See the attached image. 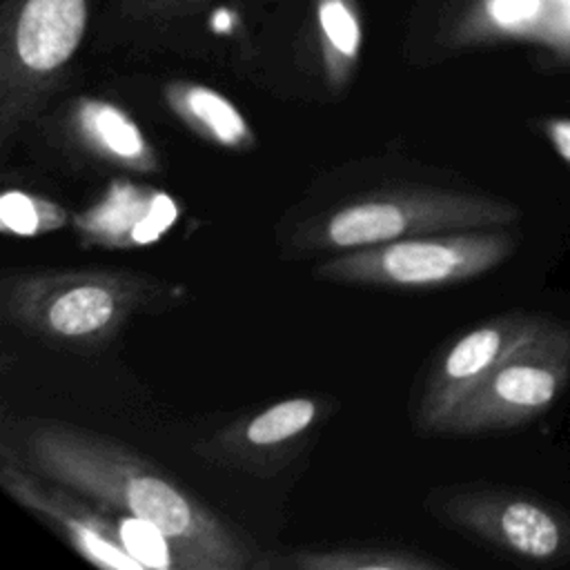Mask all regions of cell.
Instances as JSON below:
<instances>
[{
	"instance_id": "1",
	"label": "cell",
	"mask_w": 570,
	"mask_h": 570,
	"mask_svg": "<svg viewBox=\"0 0 570 570\" xmlns=\"http://www.w3.org/2000/svg\"><path fill=\"white\" fill-rule=\"evenodd\" d=\"M33 472L80 497L151 521L171 541L178 570H240L249 543L154 461L78 425L27 419L16 428V454Z\"/></svg>"
},
{
	"instance_id": "2",
	"label": "cell",
	"mask_w": 570,
	"mask_h": 570,
	"mask_svg": "<svg viewBox=\"0 0 570 570\" xmlns=\"http://www.w3.org/2000/svg\"><path fill=\"white\" fill-rule=\"evenodd\" d=\"M163 283L129 269H33L0 283L2 318L60 347L109 343L129 318L163 296Z\"/></svg>"
},
{
	"instance_id": "3",
	"label": "cell",
	"mask_w": 570,
	"mask_h": 570,
	"mask_svg": "<svg viewBox=\"0 0 570 570\" xmlns=\"http://www.w3.org/2000/svg\"><path fill=\"white\" fill-rule=\"evenodd\" d=\"M521 209L503 198L441 187H403L376 191L341 205L301 225L294 245L301 252H347L390 240L505 227Z\"/></svg>"
},
{
	"instance_id": "4",
	"label": "cell",
	"mask_w": 570,
	"mask_h": 570,
	"mask_svg": "<svg viewBox=\"0 0 570 570\" xmlns=\"http://www.w3.org/2000/svg\"><path fill=\"white\" fill-rule=\"evenodd\" d=\"M91 0H4L0 22V140L56 91L82 45Z\"/></svg>"
},
{
	"instance_id": "5",
	"label": "cell",
	"mask_w": 570,
	"mask_h": 570,
	"mask_svg": "<svg viewBox=\"0 0 570 570\" xmlns=\"http://www.w3.org/2000/svg\"><path fill=\"white\" fill-rule=\"evenodd\" d=\"M517 249V236L503 227L412 236L338 252L316 265V276L370 287H443L481 276Z\"/></svg>"
},
{
	"instance_id": "6",
	"label": "cell",
	"mask_w": 570,
	"mask_h": 570,
	"mask_svg": "<svg viewBox=\"0 0 570 570\" xmlns=\"http://www.w3.org/2000/svg\"><path fill=\"white\" fill-rule=\"evenodd\" d=\"M570 381V327L550 318L505 356L439 425L436 434L517 428L548 412Z\"/></svg>"
},
{
	"instance_id": "7",
	"label": "cell",
	"mask_w": 570,
	"mask_h": 570,
	"mask_svg": "<svg viewBox=\"0 0 570 570\" xmlns=\"http://www.w3.org/2000/svg\"><path fill=\"white\" fill-rule=\"evenodd\" d=\"M452 525L534 563L570 561V514L559 505L512 490H461L439 499Z\"/></svg>"
},
{
	"instance_id": "8",
	"label": "cell",
	"mask_w": 570,
	"mask_h": 570,
	"mask_svg": "<svg viewBox=\"0 0 570 570\" xmlns=\"http://www.w3.org/2000/svg\"><path fill=\"white\" fill-rule=\"evenodd\" d=\"M0 485L16 503L51 523L91 566L145 570V566L125 548L114 519L89 508V503L78 499L76 490L33 472L11 456L7 448H2Z\"/></svg>"
},
{
	"instance_id": "9",
	"label": "cell",
	"mask_w": 570,
	"mask_h": 570,
	"mask_svg": "<svg viewBox=\"0 0 570 570\" xmlns=\"http://www.w3.org/2000/svg\"><path fill=\"white\" fill-rule=\"evenodd\" d=\"M548 316L512 312L490 318L463 336L436 361L423 387L416 425L423 432H436L441 421L519 345L539 334Z\"/></svg>"
},
{
	"instance_id": "10",
	"label": "cell",
	"mask_w": 570,
	"mask_h": 570,
	"mask_svg": "<svg viewBox=\"0 0 570 570\" xmlns=\"http://www.w3.org/2000/svg\"><path fill=\"white\" fill-rule=\"evenodd\" d=\"M452 42H523L570 65V0H463Z\"/></svg>"
},
{
	"instance_id": "11",
	"label": "cell",
	"mask_w": 570,
	"mask_h": 570,
	"mask_svg": "<svg viewBox=\"0 0 570 570\" xmlns=\"http://www.w3.org/2000/svg\"><path fill=\"white\" fill-rule=\"evenodd\" d=\"M321 414V403L309 396L283 399L254 416L240 419L200 448L209 459L227 461L245 470L272 472V463L283 465L289 450H298L303 436Z\"/></svg>"
},
{
	"instance_id": "12",
	"label": "cell",
	"mask_w": 570,
	"mask_h": 570,
	"mask_svg": "<svg viewBox=\"0 0 570 570\" xmlns=\"http://www.w3.org/2000/svg\"><path fill=\"white\" fill-rule=\"evenodd\" d=\"M176 216L178 207L165 191L116 183L94 207L73 218V227L87 245L129 249L160 238Z\"/></svg>"
},
{
	"instance_id": "13",
	"label": "cell",
	"mask_w": 570,
	"mask_h": 570,
	"mask_svg": "<svg viewBox=\"0 0 570 570\" xmlns=\"http://www.w3.org/2000/svg\"><path fill=\"white\" fill-rule=\"evenodd\" d=\"M67 129L80 149L96 160L134 171L154 174L160 160L136 120L102 98H78L69 109Z\"/></svg>"
},
{
	"instance_id": "14",
	"label": "cell",
	"mask_w": 570,
	"mask_h": 570,
	"mask_svg": "<svg viewBox=\"0 0 570 570\" xmlns=\"http://www.w3.org/2000/svg\"><path fill=\"white\" fill-rule=\"evenodd\" d=\"M169 109L200 138L225 149H249L254 147V131L238 107L220 91L176 80L165 89Z\"/></svg>"
},
{
	"instance_id": "15",
	"label": "cell",
	"mask_w": 570,
	"mask_h": 570,
	"mask_svg": "<svg viewBox=\"0 0 570 570\" xmlns=\"http://www.w3.org/2000/svg\"><path fill=\"white\" fill-rule=\"evenodd\" d=\"M323 73L332 91H341L358 62L363 27L356 0H314Z\"/></svg>"
},
{
	"instance_id": "16",
	"label": "cell",
	"mask_w": 570,
	"mask_h": 570,
	"mask_svg": "<svg viewBox=\"0 0 570 570\" xmlns=\"http://www.w3.org/2000/svg\"><path fill=\"white\" fill-rule=\"evenodd\" d=\"M276 568L296 570H434L441 563L419 557L416 552L383 548V546H354L334 550H303L292 557L272 561Z\"/></svg>"
},
{
	"instance_id": "17",
	"label": "cell",
	"mask_w": 570,
	"mask_h": 570,
	"mask_svg": "<svg viewBox=\"0 0 570 570\" xmlns=\"http://www.w3.org/2000/svg\"><path fill=\"white\" fill-rule=\"evenodd\" d=\"M69 223V212L40 194L9 189L0 198V229L13 236L49 234Z\"/></svg>"
},
{
	"instance_id": "18",
	"label": "cell",
	"mask_w": 570,
	"mask_h": 570,
	"mask_svg": "<svg viewBox=\"0 0 570 570\" xmlns=\"http://www.w3.org/2000/svg\"><path fill=\"white\" fill-rule=\"evenodd\" d=\"M116 525L125 548L145 568H178L176 550L158 525L131 514L118 517Z\"/></svg>"
},
{
	"instance_id": "19",
	"label": "cell",
	"mask_w": 570,
	"mask_h": 570,
	"mask_svg": "<svg viewBox=\"0 0 570 570\" xmlns=\"http://www.w3.org/2000/svg\"><path fill=\"white\" fill-rule=\"evenodd\" d=\"M209 0H122V13L142 22H169L198 13Z\"/></svg>"
},
{
	"instance_id": "20",
	"label": "cell",
	"mask_w": 570,
	"mask_h": 570,
	"mask_svg": "<svg viewBox=\"0 0 570 570\" xmlns=\"http://www.w3.org/2000/svg\"><path fill=\"white\" fill-rule=\"evenodd\" d=\"M541 131L557 151V156L570 167V118L568 116H550L541 120Z\"/></svg>"
}]
</instances>
